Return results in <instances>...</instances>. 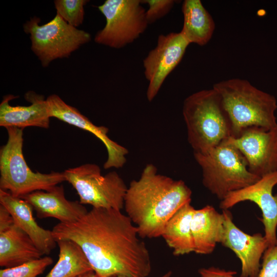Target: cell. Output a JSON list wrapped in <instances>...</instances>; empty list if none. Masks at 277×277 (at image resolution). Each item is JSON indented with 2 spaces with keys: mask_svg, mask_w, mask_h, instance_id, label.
I'll list each match as a JSON object with an SVG mask.
<instances>
[{
  "mask_svg": "<svg viewBox=\"0 0 277 277\" xmlns=\"http://www.w3.org/2000/svg\"><path fill=\"white\" fill-rule=\"evenodd\" d=\"M52 233L56 242L76 243L99 277H147L151 271L146 244L130 219L120 210L92 208L75 222L59 223Z\"/></svg>",
  "mask_w": 277,
  "mask_h": 277,
  "instance_id": "1",
  "label": "cell"
},
{
  "mask_svg": "<svg viewBox=\"0 0 277 277\" xmlns=\"http://www.w3.org/2000/svg\"><path fill=\"white\" fill-rule=\"evenodd\" d=\"M157 171L153 164H148L140 179L131 182L125 197L127 215L141 238L161 236L168 221L191 201L192 191L183 181Z\"/></svg>",
  "mask_w": 277,
  "mask_h": 277,
  "instance_id": "2",
  "label": "cell"
},
{
  "mask_svg": "<svg viewBox=\"0 0 277 277\" xmlns=\"http://www.w3.org/2000/svg\"><path fill=\"white\" fill-rule=\"evenodd\" d=\"M187 140L194 153H205L233 136L232 125L213 88L187 96L182 108Z\"/></svg>",
  "mask_w": 277,
  "mask_h": 277,
  "instance_id": "3",
  "label": "cell"
},
{
  "mask_svg": "<svg viewBox=\"0 0 277 277\" xmlns=\"http://www.w3.org/2000/svg\"><path fill=\"white\" fill-rule=\"evenodd\" d=\"M221 97L232 125L233 136L252 127L267 129L277 125L274 96L263 91L246 80L230 78L213 86Z\"/></svg>",
  "mask_w": 277,
  "mask_h": 277,
  "instance_id": "4",
  "label": "cell"
},
{
  "mask_svg": "<svg viewBox=\"0 0 277 277\" xmlns=\"http://www.w3.org/2000/svg\"><path fill=\"white\" fill-rule=\"evenodd\" d=\"M202 171L204 186L221 201L261 177L248 169L241 152L227 140L205 153H194Z\"/></svg>",
  "mask_w": 277,
  "mask_h": 277,
  "instance_id": "5",
  "label": "cell"
},
{
  "mask_svg": "<svg viewBox=\"0 0 277 277\" xmlns=\"http://www.w3.org/2000/svg\"><path fill=\"white\" fill-rule=\"evenodd\" d=\"M6 129L8 141L0 150V189L21 197L36 191L50 190L66 181L63 172H33L23 154V129Z\"/></svg>",
  "mask_w": 277,
  "mask_h": 277,
  "instance_id": "6",
  "label": "cell"
},
{
  "mask_svg": "<svg viewBox=\"0 0 277 277\" xmlns=\"http://www.w3.org/2000/svg\"><path fill=\"white\" fill-rule=\"evenodd\" d=\"M40 22V18L34 16L24 24L23 29L30 35L31 49L43 67L56 59L68 57L91 40L90 33L69 25L57 14L44 25Z\"/></svg>",
  "mask_w": 277,
  "mask_h": 277,
  "instance_id": "7",
  "label": "cell"
},
{
  "mask_svg": "<svg viewBox=\"0 0 277 277\" xmlns=\"http://www.w3.org/2000/svg\"><path fill=\"white\" fill-rule=\"evenodd\" d=\"M63 173L65 181L76 191L82 204L120 211L124 207L128 187L116 172L103 175L98 165L87 163L66 169Z\"/></svg>",
  "mask_w": 277,
  "mask_h": 277,
  "instance_id": "8",
  "label": "cell"
},
{
  "mask_svg": "<svg viewBox=\"0 0 277 277\" xmlns=\"http://www.w3.org/2000/svg\"><path fill=\"white\" fill-rule=\"evenodd\" d=\"M141 4L140 0H106L98 6L106 24L95 35L94 42L120 49L137 39L149 25Z\"/></svg>",
  "mask_w": 277,
  "mask_h": 277,
  "instance_id": "9",
  "label": "cell"
},
{
  "mask_svg": "<svg viewBox=\"0 0 277 277\" xmlns=\"http://www.w3.org/2000/svg\"><path fill=\"white\" fill-rule=\"evenodd\" d=\"M189 44L180 32L159 36L155 47L143 60L144 75L148 82V101L155 98L167 77L181 61Z\"/></svg>",
  "mask_w": 277,
  "mask_h": 277,
  "instance_id": "10",
  "label": "cell"
},
{
  "mask_svg": "<svg viewBox=\"0 0 277 277\" xmlns=\"http://www.w3.org/2000/svg\"><path fill=\"white\" fill-rule=\"evenodd\" d=\"M227 141L243 155L253 174L262 177L277 171V125L269 129L249 127Z\"/></svg>",
  "mask_w": 277,
  "mask_h": 277,
  "instance_id": "11",
  "label": "cell"
},
{
  "mask_svg": "<svg viewBox=\"0 0 277 277\" xmlns=\"http://www.w3.org/2000/svg\"><path fill=\"white\" fill-rule=\"evenodd\" d=\"M276 185L275 171L261 177L246 187L230 193L220 204V207L225 210L244 201L255 203L262 212L264 236L269 246L277 243V194L272 193L273 188Z\"/></svg>",
  "mask_w": 277,
  "mask_h": 277,
  "instance_id": "12",
  "label": "cell"
},
{
  "mask_svg": "<svg viewBox=\"0 0 277 277\" xmlns=\"http://www.w3.org/2000/svg\"><path fill=\"white\" fill-rule=\"evenodd\" d=\"M224 215V234L221 244L231 249L241 263L240 277H258L261 264V259L269 246L261 233L252 235L245 233L233 221L229 209L222 210Z\"/></svg>",
  "mask_w": 277,
  "mask_h": 277,
  "instance_id": "13",
  "label": "cell"
},
{
  "mask_svg": "<svg viewBox=\"0 0 277 277\" xmlns=\"http://www.w3.org/2000/svg\"><path fill=\"white\" fill-rule=\"evenodd\" d=\"M46 101L50 117H55L90 132L103 143L108 153L107 159L103 166L105 169L120 168L125 165L128 150L109 138L107 135L109 131L108 128L93 124L76 108L66 104L55 94L49 95Z\"/></svg>",
  "mask_w": 277,
  "mask_h": 277,
  "instance_id": "14",
  "label": "cell"
},
{
  "mask_svg": "<svg viewBox=\"0 0 277 277\" xmlns=\"http://www.w3.org/2000/svg\"><path fill=\"white\" fill-rule=\"evenodd\" d=\"M17 97L9 94L3 97L0 104V126L22 129L28 127L48 128L50 116L44 96L30 91L25 95L30 105L12 106L9 104L10 100Z\"/></svg>",
  "mask_w": 277,
  "mask_h": 277,
  "instance_id": "15",
  "label": "cell"
},
{
  "mask_svg": "<svg viewBox=\"0 0 277 277\" xmlns=\"http://www.w3.org/2000/svg\"><path fill=\"white\" fill-rule=\"evenodd\" d=\"M22 198L31 205L37 217H53L60 223L75 222L87 212L86 207L80 201L67 200L62 185L56 186L48 191H36Z\"/></svg>",
  "mask_w": 277,
  "mask_h": 277,
  "instance_id": "16",
  "label": "cell"
},
{
  "mask_svg": "<svg viewBox=\"0 0 277 277\" xmlns=\"http://www.w3.org/2000/svg\"><path fill=\"white\" fill-rule=\"evenodd\" d=\"M0 204L12 215L14 225L24 231L32 240L43 255H48L57 244L52 230L39 226L33 216V208L24 199L15 197L0 189Z\"/></svg>",
  "mask_w": 277,
  "mask_h": 277,
  "instance_id": "17",
  "label": "cell"
},
{
  "mask_svg": "<svg viewBox=\"0 0 277 277\" xmlns=\"http://www.w3.org/2000/svg\"><path fill=\"white\" fill-rule=\"evenodd\" d=\"M224 221L223 213L211 205L195 209L191 224L195 253L209 254L213 252L216 244L222 241Z\"/></svg>",
  "mask_w": 277,
  "mask_h": 277,
  "instance_id": "18",
  "label": "cell"
},
{
  "mask_svg": "<svg viewBox=\"0 0 277 277\" xmlns=\"http://www.w3.org/2000/svg\"><path fill=\"white\" fill-rule=\"evenodd\" d=\"M43 255L30 238L15 225L0 232L1 267H16L40 259Z\"/></svg>",
  "mask_w": 277,
  "mask_h": 277,
  "instance_id": "19",
  "label": "cell"
},
{
  "mask_svg": "<svg viewBox=\"0 0 277 277\" xmlns=\"http://www.w3.org/2000/svg\"><path fill=\"white\" fill-rule=\"evenodd\" d=\"M183 25L181 33L189 44L204 46L215 29L214 20L200 0H185L182 4Z\"/></svg>",
  "mask_w": 277,
  "mask_h": 277,
  "instance_id": "20",
  "label": "cell"
},
{
  "mask_svg": "<svg viewBox=\"0 0 277 277\" xmlns=\"http://www.w3.org/2000/svg\"><path fill=\"white\" fill-rule=\"evenodd\" d=\"M190 203L184 205L171 217L161 236L175 256L194 252L191 224L195 208Z\"/></svg>",
  "mask_w": 277,
  "mask_h": 277,
  "instance_id": "21",
  "label": "cell"
},
{
  "mask_svg": "<svg viewBox=\"0 0 277 277\" xmlns=\"http://www.w3.org/2000/svg\"><path fill=\"white\" fill-rule=\"evenodd\" d=\"M56 242L59 247L58 261L45 277H76L93 270L84 252L76 243L69 240Z\"/></svg>",
  "mask_w": 277,
  "mask_h": 277,
  "instance_id": "22",
  "label": "cell"
},
{
  "mask_svg": "<svg viewBox=\"0 0 277 277\" xmlns=\"http://www.w3.org/2000/svg\"><path fill=\"white\" fill-rule=\"evenodd\" d=\"M87 0H55L54 1L56 14L69 25L77 28L83 23L84 6Z\"/></svg>",
  "mask_w": 277,
  "mask_h": 277,
  "instance_id": "23",
  "label": "cell"
},
{
  "mask_svg": "<svg viewBox=\"0 0 277 277\" xmlns=\"http://www.w3.org/2000/svg\"><path fill=\"white\" fill-rule=\"evenodd\" d=\"M53 261L50 256L42 257L24 264L0 270V277H38Z\"/></svg>",
  "mask_w": 277,
  "mask_h": 277,
  "instance_id": "24",
  "label": "cell"
},
{
  "mask_svg": "<svg viewBox=\"0 0 277 277\" xmlns=\"http://www.w3.org/2000/svg\"><path fill=\"white\" fill-rule=\"evenodd\" d=\"M142 3L148 5L146 16L148 24L153 23L164 17L171 11L175 1L174 0H146Z\"/></svg>",
  "mask_w": 277,
  "mask_h": 277,
  "instance_id": "25",
  "label": "cell"
},
{
  "mask_svg": "<svg viewBox=\"0 0 277 277\" xmlns=\"http://www.w3.org/2000/svg\"><path fill=\"white\" fill-rule=\"evenodd\" d=\"M258 277H277V243L269 245L264 253Z\"/></svg>",
  "mask_w": 277,
  "mask_h": 277,
  "instance_id": "26",
  "label": "cell"
},
{
  "mask_svg": "<svg viewBox=\"0 0 277 277\" xmlns=\"http://www.w3.org/2000/svg\"><path fill=\"white\" fill-rule=\"evenodd\" d=\"M198 272L200 277H237L235 276L236 272L234 271L226 270L213 266L202 268Z\"/></svg>",
  "mask_w": 277,
  "mask_h": 277,
  "instance_id": "27",
  "label": "cell"
},
{
  "mask_svg": "<svg viewBox=\"0 0 277 277\" xmlns=\"http://www.w3.org/2000/svg\"><path fill=\"white\" fill-rule=\"evenodd\" d=\"M14 225L13 217L8 209L0 204V232L5 231Z\"/></svg>",
  "mask_w": 277,
  "mask_h": 277,
  "instance_id": "28",
  "label": "cell"
},
{
  "mask_svg": "<svg viewBox=\"0 0 277 277\" xmlns=\"http://www.w3.org/2000/svg\"><path fill=\"white\" fill-rule=\"evenodd\" d=\"M76 277H99L94 271H90Z\"/></svg>",
  "mask_w": 277,
  "mask_h": 277,
  "instance_id": "29",
  "label": "cell"
},
{
  "mask_svg": "<svg viewBox=\"0 0 277 277\" xmlns=\"http://www.w3.org/2000/svg\"><path fill=\"white\" fill-rule=\"evenodd\" d=\"M171 275L172 272L171 271H169L161 277H171Z\"/></svg>",
  "mask_w": 277,
  "mask_h": 277,
  "instance_id": "30",
  "label": "cell"
},
{
  "mask_svg": "<svg viewBox=\"0 0 277 277\" xmlns=\"http://www.w3.org/2000/svg\"><path fill=\"white\" fill-rule=\"evenodd\" d=\"M112 277H136V276H127V275H117Z\"/></svg>",
  "mask_w": 277,
  "mask_h": 277,
  "instance_id": "31",
  "label": "cell"
}]
</instances>
